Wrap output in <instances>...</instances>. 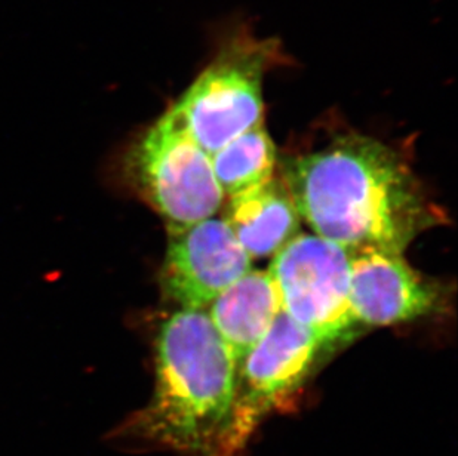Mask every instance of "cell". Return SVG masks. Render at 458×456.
<instances>
[{"instance_id":"obj_5","label":"cell","mask_w":458,"mask_h":456,"mask_svg":"<svg viewBox=\"0 0 458 456\" xmlns=\"http://www.w3.org/2000/svg\"><path fill=\"white\" fill-rule=\"evenodd\" d=\"M267 272L282 311L311 332L325 350L355 335L359 323L351 306V255L344 248L300 232L273 255Z\"/></svg>"},{"instance_id":"obj_9","label":"cell","mask_w":458,"mask_h":456,"mask_svg":"<svg viewBox=\"0 0 458 456\" xmlns=\"http://www.w3.org/2000/svg\"><path fill=\"white\" fill-rule=\"evenodd\" d=\"M223 220L251 259L273 257L301 232V216L281 175L227 198Z\"/></svg>"},{"instance_id":"obj_4","label":"cell","mask_w":458,"mask_h":456,"mask_svg":"<svg viewBox=\"0 0 458 456\" xmlns=\"http://www.w3.org/2000/svg\"><path fill=\"white\" fill-rule=\"evenodd\" d=\"M128 173L168 232L216 216L225 203L211 156L169 108L131 148Z\"/></svg>"},{"instance_id":"obj_8","label":"cell","mask_w":458,"mask_h":456,"mask_svg":"<svg viewBox=\"0 0 458 456\" xmlns=\"http://www.w3.org/2000/svg\"><path fill=\"white\" fill-rule=\"evenodd\" d=\"M349 255L351 306L359 325L392 326L441 310V286L415 272L403 254L359 249Z\"/></svg>"},{"instance_id":"obj_7","label":"cell","mask_w":458,"mask_h":456,"mask_svg":"<svg viewBox=\"0 0 458 456\" xmlns=\"http://www.w3.org/2000/svg\"><path fill=\"white\" fill-rule=\"evenodd\" d=\"M168 232L160 283L182 310H207L252 268L251 257L223 218L211 216Z\"/></svg>"},{"instance_id":"obj_2","label":"cell","mask_w":458,"mask_h":456,"mask_svg":"<svg viewBox=\"0 0 458 456\" xmlns=\"http://www.w3.org/2000/svg\"><path fill=\"white\" fill-rule=\"evenodd\" d=\"M155 392L128 424L137 439L182 456H233L238 366L205 310H180L156 338Z\"/></svg>"},{"instance_id":"obj_10","label":"cell","mask_w":458,"mask_h":456,"mask_svg":"<svg viewBox=\"0 0 458 456\" xmlns=\"http://www.w3.org/2000/svg\"><path fill=\"white\" fill-rule=\"evenodd\" d=\"M208 316L236 366L263 338L282 311L276 284L267 270H250L208 307Z\"/></svg>"},{"instance_id":"obj_6","label":"cell","mask_w":458,"mask_h":456,"mask_svg":"<svg viewBox=\"0 0 458 456\" xmlns=\"http://www.w3.org/2000/svg\"><path fill=\"white\" fill-rule=\"evenodd\" d=\"M325 351L311 332L281 311L238 367L232 452L242 456L264 418L291 405Z\"/></svg>"},{"instance_id":"obj_3","label":"cell","mask_w":458,"mask_h":456,"mask_svg":"<svg viewBox=\"0 0 458 456\" xmlns=\"http://www.w3.org/2000/svg\"><path fill=\"white\" fill-rule=\"evenodd\" d=\"M281 56L277 40L259 38L245 24L229 27L211 61L169 110L212 156L263 123L264 78Z\"/></svg>"},{"instance_id":"obj_11","label":"cell","mask_w":458,"mask_h":456,"mask_svg":"<svg viewBox=\"0 0 458 456\" xmlns=\"http://www.w3.org/2000/svg\"><path fill=\"white\" fill-rule=\"evenodd\" d=\"M276 162V147L264 123L245 131L211 156L214 175L225 198L270 180Z\"/></svg>"},{"instance_id":"obj_1","label":"cell","mask_w":458,"mask_h":456,"mask_svg":"<svg viewBox=\"0 0 458 456\" xmlns=\"http://www.w3.org/2000/svg\"><path fill=\"white\" fill-rule=\"evenodd\" d=\"M301 221L347 252L403 250L442 215L401 156L367 135L334 138L282 165Z\"/></svg>"}]
</instances>
